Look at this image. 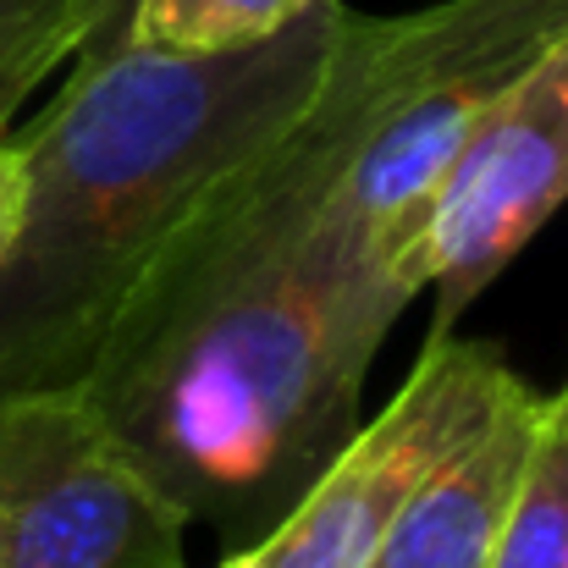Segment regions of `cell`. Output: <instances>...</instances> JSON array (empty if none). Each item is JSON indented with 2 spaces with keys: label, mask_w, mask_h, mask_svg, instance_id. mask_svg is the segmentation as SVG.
Returning <instances> with one entry per match:
<instances>
[{
  "label": "cell",
  "mask_w": 568,
  "mask_h": 568,
  "mask_svg": "<svg viewBox=\"0 0 568 568\" xmlns=\"http://www.w3.org/2000/svg\"><path fill=\"white\" fill-rule=\"evenodd\" d=\"M354 139L348 6L321 94L155 254L83 381L226 547L265 536L359 430L371 365L408 310L337 210Z\"/></svg>",
  "instance_id": "cell-1"
},
{
  "label": "cell",
  "mask_w": 568,
  "mask_h": 568,
  "mask_svg": "<svg viewBox=\"0 0 568 568\" xmlns=\"http://www.w3.org/2000/svg\"><path fill=\"white\" fill-rule=\"evenodd\" d=\"M343 17V0H315L237 55L67 67L61 94L11 133L22 210L0 254V397L89 381L155 254L321 94Z\"/></svg>",
  "instance_id": "cell-2"
},
{
  "label": "cell",
  "mask_w": 568,
  "mask_h": 568,
  "mask_svg": "<svg viewBox=\"0 0 568 568\" xmlns=\"http://www.w3.org/2000/svg\"><path fill=\"white\" fill-rule=\"evenodd\" d=\"M568 28V0H436L403 17L354 11L359 139L337 189L365 265L408 304L414 248L475 122Z\"/></svg>",
  "instance_id": "cell-3"
},
{
  "label": "cell",
  "mask_w": 568,
  "mask_h": 568,
  "mask_svg": "<svg viewBox=\"0 0 568 568\" xmlns=\"http://www.w3.org/2000/svg\"><path fill=\"white\" fill-rule=\"evenodd\" d=\"M189 525L83 381L0 397V568H189Z\"/></svg>",
  "instance_id": "cell-4"
},
{
  "label": "cell",
  "mask_w": 568,
  "mask_h": 568,
  "mask_svg": "<svg viewBox=\"0 0 568 568\" xmlns=\"http://www.w3.org/2000/svg\"><path fill=\"white\" fill-rule=\"evenodd\" d=\"M525 381L475 337L430 332L419 365L376 419L337 447V458L298 491V503L221 568H371L408 491L458 453Z\"/></svg>",
  "instance_id": "cell-5"
},
{
  "label": "cell",
  "mask_w": 568,
  "mask_h": 568,
  "mask_svg": "<svg viewBox=\"0 0 568 568\" xmlns=\"http://www.w3.org/2000/svg\"><path fill=\"white\" fill-rule=\"evenodd\" d=\"M568 199V28L475 122L430 199L414 276L436 287L430 332H453Z\"/></svg>",
  "instance_id": "cell-6"
},
{
  "label": "cell",
  "mask_w": 568,
  "mask_h": 568,
  "mask_svg": "<svg viewBox=\"0 0 568 568\" xmlns=\"http://www.w3.org/2000/svg\"><path fill=\"white\" fill-rule=\"evenodd\" d=\"M541 397L519 386L458 453H447L397 508L371 568H486L514 503Z\"/></svg>",
  "instance_id": "cell-7"
},
{
  "label": "cell",
  "mask_w": 568,
  "mask_h": 568,
  "mask_svg": "<svg viewBox=\"0 0 568 568\" xmlns=\"http://www.w3.org/2000/svg\"><path fill=\"white\" fill-rule=\"evenodd\" d=\"M486 568H568V386L536 408L530 453Z\"/></svg>",
  "instance_id": "cell-8"
},
{
  "label": "cell",
  "mask_w": 568,
  "mask_h": 568,
  "mask_svg": "<svg viewBox=\"0 0 568 568\" xmlns=\"http://www.w3.org/2000/svg\"><path fill=\"white\" fill-rule=\"evenodd\" d=\"M315 0H133L116 50L237 55L293 28Z\"/></svg>",
  "instance_id": "cell-9"
},
{
  "label": "cell",
  "mask_w": 568,
  "mask_h": 568,
  "mask_svg": "<svg viewBox=\"0 0 568 568\" xmlns=\"http://www.w3.org/2000/svg\"><path fill=\"white\" fill-rule=\"evenodd\" d=\"M89 0H0V139L28 94L55 78L83 39Z\"/></svg>",
  "instance_id": "cell-10"
},
{
  "label": "cell",
  "mask_w": 568,
  "mask_h": 568,
  "mask_svg": "<svg viewBox=\"0 0 568 568\" xmlns=\"http://www.w3.org/2000/svg\"><path fill=\"white\" fill-rule=\"evenodd\" d=\"M128 6H133V0H89V6H83V39H78V50H72L67 67H94V61L116 55Z\"/></svg>",
  "instance_id": "cell-11"
},
{
  "label": "cell",
  "mask_w": 568,
  "mask_h": 568,
  "mask_svg": "<svg viewBox=\"0 0 568 568\" xmlns=\"http://www.w3.org/2000/svg\"><path fill=\"white\" fill-rule=\"evenodd\" d=\"M17 210H22V155L11 144V133L0 139V254L17 232Z\"/></svg>",
  "instance_id": "cell-12"
}]
</instances>
